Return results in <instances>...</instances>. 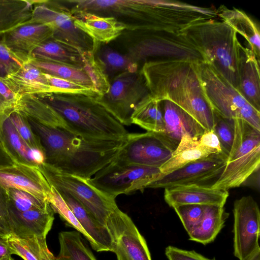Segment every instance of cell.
<instances>
[{
    "mask_svg": "<svg viewBox=\"0 0 260 260\" xmlns=\"http://www.w3.org/2000/svg\"><path fill=\"white\" fill-rule=\"evenodd\" d=\"M200 61L163 58L146 61L140 70L149 93L156 101H170L208 131L213 129L215 113L203 94L199 75Z\"/></svg>",
    "mask_w": 260,
    "mask_h": 260,
    "instance_id": "cell-1",
    "label": "cell"
},
{
    "mask_svg": "<svg viewBox=\"0 0 260 260\" xmlns=\"http://www.w3.org/2000/svg\"><path fill=\"white\" fill-rule=\"evenodd\" d=\"M27 119L40 139L45 163L62 173L86 180L115 158L125 140H88L64 129L47 126Z\"/></svg>",
    "mask_w": 260,
    "mask_h": 260,
    "instance_id": "cell-2",
    "label": "cell"
},
{
    "mask_svg": "<svg viewBox=\"0 0 260 260\" xmlns=\"http://www.w3.org/2000/svg\"><path fill=\"white\" fill-rule=\"evenodd\" d=\"M61 3L70 11L112 17L132 31L177 33L183 13L176 1L165 0H67Z\"/></svg>",
    "mask_w": 260,
    "mask_h": 260,
    "instance_id": "cell-3",
    "label": "cell"
},
{
    "mask_svg": "<svg viewBox=\"0 0 260 260\" xmlns=\"http://www.w3.org/2000/svg\"><path fill=\"white\" fill-rule=\"evenodd\" d=\"M51 107L64 129L91 140H123L128 134L94 98L82 94L48 93L35 95Z\"/></svg>",
    "mask_w": 260,
    "mask_h": 260,
    "instance_id": "cell-4",
    "label": "cell"
},
{
    "mask_svg": "<svg viewBox=\"0 0 260 260\" xmlns=\"http://www.w3.org/2000/svg\"><path fill=\"white\" fill-rule=\"evenodd\" d=\"M180 34L199 49L204 62L238 89L242 46L233 28L222 21L209 19L190 25Z\"/></svg>",
    "mask_w": 260,
    "mask_h": 260,
    "instance_id": "cell-5",
    "label": "cell"
},
{
    "mask_svg": "<svg viewBox=\"0 0 260 260\" xmlns=\"http://www.w3.org/2000/svg\"><path fill=\"white\" fill-rule=\"evenodd\" d=\"M235 135L226 164L210 187L228 190L239 187L260 165V131L240 119H234Z\"/></svg>",
    "mask_w": 260,
    "mask_h": 260,
    "instance_id": "cell-6",
    "label": "cell"
},
{
    "mask_svg": "<svg viewBox=\"0 0 260 260\" xmlns=\"http://www.w3.org/2000/svg\"><path fill=\"white\" fill-rule=\"evenodd\" d=\"M199 75L203 94L215 113L224 118L242 119L260 131V112L237 88L207 63L200 62Z\"/></svg>",
    "mask_w": 260,
    "mask_h": 260,
    "instance_id": "cell-7",
    "label": "cell"
},
{
    "mask_svg": "<svg viewBox=\"0 0 260 260\" xmlns=\"http://www.w3.org/2000/svg\"><path fill=\"white\" fill-rule=\"evenodd\" d=\"M161 173L159 168L112 161L87 180L93 187L115 199L117 196L149 188Z\"/></svg>",
    "mask_w": 260,
    "mask_h": 260,
    "instance_id": "cell-8",
    "label": "cell"
},
{
    "mask_svg": "<svg viewBox=\"0 0 260 260\" xmlns=\"http://www.w3.org/2000/svg\"><path fill=\"white\" fill-rule=\"evenodd\" d=\"M30 21L47 25L54 39L82 51L95 53L100 44L78 28L70 10L59 1L35 0Z\"/></svg>",
    "mask_w": 260,
    "mask_h": 260,
    "instance_id": "cell-9",
    "label": "cell"
},
{
    "mask_svg": "<svg viewBox=\"0 0 260 260\" xmlns=\"http://www.w3.org/2000/svg\"><path fill=\"white\" fill-rule=\"evenodd\" d=\"M126 54L138 63L150 57L184 58L203 62L199 49L186 37L166 31H136Z\"/></svg>",
    "mask_w": 260,
    "mask_h": 260,
    "instance_id": "cell-10",
    "label": "cell"
},
{
    "mask_svg": "<svg viewBox=\"0 0 260 260\" xmlns=\"http://www.w3.org/2000/svg\"><path fill=\"white\" fill-rule=\"evenodd\" d=\"M50 184L68 192L82 204L102 224L118 206L112 198L90 184L87 180L62 173L44 163L38 166Z\"/></svg>",
    "mask_w": 260,
    "mask_h": 260,
    "instance_id": "cell-11",
    "label": "cell"
},
{
    "mask_svg": "<svg viewBox=\"0 0 260 260\" xmlns=\"http://www.w3.org/2000/svg\"><path fill=\"white\" fill-rule=\"evenodd\" d=\"M148 93L140 70L114 77L108 91L95 100L123 126L130 125L135 109Z\"/></svg>",
    "mask_w": 260,
    "mask_h": 260,
    "instance_id": "cell-12",
    "label": "cell"
},
{
    "mask_svg": "<svg viewBox=\"0 0 260 260\" xmlns=\"http://www.w3.org/2000/svg\"><path fill=\"white\" fill-rule=\"evenodd\" d=\"M173 151L159 133H128L112 161L160 168L169 160Z\"/></svg>",
    "mask_w": 260,
    "mask_h": 260,
    "instance_id": "cell-13",
    "label": "cell"
},
{
    "mask_svg": "<svg viewBox=\"0 0 260 260\" xmlns=\"http://www.w3.org/2000/svg\"><path fill=\"white\" fill-rule=\"evenodd\" d=\"M105 226L117 260H152L145 239L132 219L118 207L110 214Z\"/></svg>",
    "mask_w": 260,
    "mask_h": 260,
    "instance_id": "cell-14",
    "label": "cell"
},
{
    "mask_svg": "<svg viewBox=\"0 0 260 260\" xmlns=\"http://www.w3.org/2000/svg\"><path fill=\"white\" fill-rule=\"evenodd\" d=\"M234 254L245 260L260 249V211L251 196H244L234 203Z\"/></svg>",
    "mask_w": 260,
    "mask_h": 260,
    "instance_id": "cell-15",
    "label": "cell"
},
{
    "mask_svg": "<svg viewBox=\"0 0 260 260\" xmlns=\"http://www.w3.org/2000/svg\"><path fill=\"white\" fill-rule=\"evenodd\" d=\"M228 157L223 153L211 154L191 161L166 175H161L149 188H168L176 186L201 184L219 176L225 167Z\"/></svg>",
    "mask_w": 260,
    "mask_h": 260,
    "instance_id": "cell-16",
    "label": "cell"
},
{
    "mask_svg": "<svg viewBox=\"0 0 260 260\" xmlns=\"http://www.w3.org/2000/svg\"><path fill=\"white\" fill-rule=\"evenodd\" d=\"M0 186L22 190L46 201L51 190L39 167L18 163L0 169Z\"/></svg>",
    "mask_w": 260,
    "mask_h": 260,
    "instance_id": "cell-17",
    "label": "cell"
},
{
    "mask_svg": "<svg viewBox=\"0 0 260 260\" xmlns=\"http://www.w3.org/2000/svg\"><path fill=\"white\" fill-rule=\"evenodd\" d=\"M4 37L11 52L26 63L30 60L35 49L52 38L53 34L47 25L29 21L4 33Z\"/></svg>",
    "mask_w": 260,
    "mask_h": 260,
    "instance_id": "cell-18",
    "label": "cell"
},
{
    "mask_svg": "<svg viewBox=\"0 0 260 260\" xmlns=\"http://www.w3.org/2000/svg\"><path fill=\"white\" fill-rule=\"evenodd\" d=\"M161 104L165 131L160 135L174 150L184 135L197 139L203 135V127L181 108L169 101H162Z\"/></svg>",
    "mask_w": 260,
    "mask_h": 260,
    "instance_id": "cell-19",
    "label": "cell"
},
{
    "mask_svg": "<svg viewBox=\"0 0 260 260\" xmlns=\"http://www.w3.org/2000/svg\"><path fill=\"white\" fill-rule=\"evenodd\" d=\"M229 195L228 190L214 189L210 186L201 184H190L165 188L164 199L172 208L186 204L224 206Z\"/></svg>",
    "mask_w": 260,
    "mask_h": 260,
    "instance_id": "cell-20",
    "label": "cell"
},
{
    "mask_svg": "<svg viewBox=\"0 0 260 260\" xmlns=\"http://www.w3.org/2000/svg\"><path fill=\"white\" fill-rule=\"evenodd\" d=\"M57 190L85 231L86 239L91 248L97 252H112V240L106 226L71 194L62 190Z\"/></svg>",
    "mask_w": 260,
    "mask_h": 260,
    "instance_id": "cell-21",
    "label": "cell"
},
{
    "mask_svg": "<svg viewBox=\"0 0 260 260\" xmlns=\"http://www.w3.org/2000/svg\"><path fill=\"white\" fill-rule=\"evenodd\" d=\"M70 11L75 25L98 44L107 43L114 40L125 29L123 23L112 17L83 11Z\"/></svg>",
    "mask_w": 260,
    "mask_h": 260,
    "instance_id": "cell-22",
    "label": "cell"
},
{
    "mask_svg": "<svg viewBox=\"0 0 260 260\" xmlns=\"http://www.w3.org/2000/svg\"><path fill=\"white\" fill-rule=\"evenodd\" d=\"M95 58V53L82 51L51 38L38 47L31 59L48 60L73 67L86 69Z\"/></svg>",
    "mask_w": 260,
    "mask_h": 260,
    "instance_id": "cell-23",
    "label": "cell"
},
{
    "mask_svg": "<svg viewBox=\"0 0 260 260\" xmlns=\"http://www.w3.org/2000/svg\"><path fill=\"white\" fill-rule=\"evenodd\" d=\"M13 234L20 238L47 237L54 219L51 206L46 209L19 212L9 208Z\"/></svg>",
    "mask_w": 260,
    "mask_h": 260,
    "instance_id": "cell-24",
    "label": "cell"
},
{
    "mask_svg": "<svg viewBox=\"0 0 260 260\" xmlns=\"http://www.w3.org/2000/svg\"><path fill=\"white\" fill-rule=\"evenodd\" d=\"M4 81L9 88L19 96L55 93L49 83L46 74L27 62L16 73Z\"/></svg>",
    "mask_w": 260,
    "mask_h": 260,
    "instance_id": "cell-25",
    "label": "cell"
},
{
    "mask_svg": "<svg viewBox=\"0 0 260 260\" xmlns=\"http://www.w3.org/2000/svg\"><path fill=\"white\" fill-rule=\"evenodd\" d=\"M238 89L255 109L260 112L259 61L249 48H241Z\"/></svg>",
    "mask_w": 260,
    "mask_h": 260,
    "instance_id": "cell-26",
    "label": "cell"
},
{
    "mask_svg": "<svg viewBox=\"0 0 260 260\" xmlns=\"http://www.w3.org/2000/svg\"><path fill=\"white\" fill-rule=\"evenodd\" d=\"M216 11L217 17L245 39L249 49L259 61L260 35L257 24L244 11L237 8L230 9L221 5Z\"/></svg>",
    "mask_w": 260,
    "mask_h": 260,
    "instance_id": "cell-27",
    "label": "cell"
},
{
    "mask_svg": "<svg viewBox=\"0 0 260 260\" xmlns=\"http://www.w3.org/2000/svg\"><path fill=\"white\" fill-rule=\"evenodd\" d=\"M14 109L27 118L42 125L64 129L65 125L58 113L48 104L35 95L21 96Z\"/></svg>",
    "mask_w": 260,
    "mask_h": 260,
    "instance_id": "cell-28",
    "label": "cell"
},
{
    "mask_svg": "<svg viewBox=\"0 0 260 260\" xmlns=\"http://www.w3.org/2000/svg\"><path fill=\"white\" fill-rule=\"evenodd\" d=\"M229 215L224 206L207 205L201 220L188 234L189 240L204 245L212 242L224 226Z\"/></svg>",
    "mask_w": 260,
    "mask_h": 260,
    "instance_id": "cell-29",
    "label": "cell"
},
{
    "mask_svg": "<svg viewBox=\"0 0 260 260\" xmlns=\"http://www.w3.org/2000/svg\"><path fill=\"white\" fill-rule=\"evenodd\" d=\"M198 139L189 135H184L170 158L159 168L161 175L171 173L191 161L213 154L203 146Z\"/></svg>",
    "mask_w": 260,
    "mask_h": 260,
    "instance_id": "cell-30",
    "label": "cell"
},
{
    "mask_svg": "<svg viewBox=\"0 0 260 260\" xmlns=\"http://www.w3.org/2000/svg\"><path fill=\"white\" fill-rule=\"evenodd\" d=\"M132 124L147 132L162 134L165 131L161 102L155 100L149 93L137 105L131 117Z\"/></svg>",
    "mask_w": 260,
    "mask_h": 260,
    "instance_id": "cell-31",
    "label": "cell"
},
{
    "mask_svg": "<svg viewBox=\"0 0 260 260\" xmlns=\"http://www.w3.org/2000/svg\"><path fill=\"white\" fill-rule=\"evenodd\" d=\"M6 239L13 254L24 260H55V257L48 247L46 237L20 238L11 234Z\"/></svg>",
    "mask_w": 260,
    "mask_h": 260,
    "instance_id": "cell-32",
    "label": "cell"
},
{
    "mask_svg": "<svg viewBox=\"0 0 260 260\" xmlns=\"http://www.w3.org/2000/svg\"><path fill=\"white\" fill-rule=\"evenodd\" d=\"M8 113L0 123V141L16 163L37 166L31 159L32 149L30 148L20 136Z\"/></svg>",
    "mask_w": 260,
    "mask_h": 260,
    "instance_id": "cell-33",
    "label": "cell"
},
{
    "mask_svg": "<svg viewBox=\"0 0 260 260\" xmlns=\"http://www.w3.org/2000/svg\"><path fill=\"white\" fill-rule=\"evenodd\" d=\"M35 0H0V34L30 20Z\"/></svg>",
    "mask_w": 260,
    "mask_h": 260,
    "instance_id": "cell-34",
    "label": "cell"
},
{
    "mask_svg": "<svg viewBox=\"0 0 260 260\" xmlns=\"http://www.w3.org/2000/svg\"><path fill=\"white\" fill-rule=\"evenodd\" d=\"M58 240L59 251L55 260H97L79 232H61Z\"/></svg>",
    "mask_w": 260,
    "mask_h": 260,
    "instance_id": "cell-35",
    "label": "cell"
},
{
    "mask_svg": "<svg viewBox=\"0 0 260 260\" xmlns=\"http://www.w3.org/2000/svg\"><path fill=\"white\" fill-rule=\"evenodd\" d=\"M95 56L110 81L117 75L125 72H134L138 70V63L126 54H122L109 46L99 48Z\"/></svg>",
    "mask_w": 260,
    "mask_h": 260,
    "instance_id": "cell-36",
    "label": "cell"
},
{
    "mask_svg": "<svg viewBox=\"0 0 260 260\" xmlns=\"http://www.w3.org/2000/svg\"><path fill=\"white\" fill-rule=\"evenodd\" d=\"M29 62L46 74L77 83L96 91L93 82L85 69L38 59H31Z\"/></svg>",
    "mask_w": 260,
    "mask_h": 260,
    "instance_id": "cell-37",
    "label": "cell"
},
{
    "mask_svg": "<svg viewBox=\"0 0 260 260\" xmlns=\"http://www.w3.org/2000/svg\"><path fill=\"white\" fill-rule=\"evenodd\" d=\"M6 190L9 208L19 212L46 209L50 207L48 202L39 199L25 191L13 189Z\"/></svg>",
    "mask_w": 260,
    "mask_h": 260,
    "instance_id": "cell-38",
    "label": "cell"
},
{
    "mask_svg": "<svg viewBox=\"0 0 260 260\" xmlns=\"http://www.w3.org/2000/svg\"><path fill=\"white\" fill-rule=\"evenodd\" d=\"M47 200L53 212L59 215L67 225L75 229L86 238L85 231L62 198L58 190L53 186L51 185V190Z\"/></svg>",
    "mask_w": 260,
    "mask_h": 260,
    "instance_id": "cell-39",
    "label": "cell"
},
{
    "mask_svg": "<svg viewBox=\"0 0 260 260\" xmlns=\"http://www.w3.org/2000/svg\"><path fill=\"white\" fill-rule=\"evenodd\" d=\"M8 116L20 136L30 148L44 152L39 137L32 130L26 117L14 108L9 112Z\"/></svg>",
    "mask_w": 260,
    "mask_h": 260,
    "instance_id": "cell-40",
    "label": "cell"
},
{
    "mask_svg": "<svg viewBox=\"0 0 260 260\" xmlns=\"http://www.w3.org/2000/svg\"><path fill=\"white\" fill-rule=\"evenodd\" d=\"M213 130L218 138L223 153L228 157L234 138V119L224 118L215 113Z\"/></svg>",
    "mask_w": 260,
    "mask_h": 260,
    "instance_id": "cell-41",
    "label": "cell"
},
{
    "mask_svg": "<svg viewBox=\"0 0 260 260\" xmlns=\"http://www.w3.org/2000/svg\"><path fill=\"white\" fill-rule=\"evenodd\" d=\"M46 75L49 83L54 89L55 93L82 94L94 99L100 95L95 90L90 87L66 79Z\"/></svg>",
    "mask_w": 260,
    "mask_h": 260,
    "instance_id": "cell-42",
    "label": "cell"
},
{
    "mask_svg": "<svg viewBox=\"0 0 260 260\" xmlns=\"http://www.w3.org/2000/svg\"><path fill=\"white\" fill-rule=\"evenodd\" d=\"M206 206L186 204L177 206L173 208L179 217L188 234L201 220Z\"/></svg>",
    "mask_w": 260,
    "mask_h": 260,
    "instance_id": "cell-43",
    "label": "cell"
},
{
    "mask_svg": "<svg viewBox=\"0 0 260 260\" xmlns=\"http://www.w3.org/2000/svg\"><path fill=\"white\" fill-rule=\"evenodd\" d=\"M4 34H0V78L6 79L18 71L25 63L17 58L7 47Z\"/></svg>",
    "mask_w": 260,
    "mask_h": 260,
    "instance_id": "cell-44",
    "label": "cell"
},
{
    "mask_svg": "<svg viewBox=\"0 0 260 260\" xmlns=\"http://www.w3.org/2000/svg\"><path fill=\"white\" fill-rule=\"evenodd\" d=\"M12 233L8 198L6 190L0 186V237Z\"/></svg>",
    "mask_w": 260,
    "mask_h": 260,
    "instance_id": "cell-45",
    "label": "cell"
},
{
    "mask_svg": "<svg viewBox=\"0 0 260 260\" xmlns=\"http://www.w3.org/2000/svg\"><path fill=\"white\" fill-rule=\"evenodd\" d=\"M165 254L168 260H215L206 257L194 250H186L171 245L166 248Z\"/></svg>",
    "mask_w": 260,
    "mask_h": 260,
    "instance_id": "cell-46",
    "label": "cell"
},
{
    "mask_svg": "<svg viewBox=\"0 0 260 260\" xmlns=\"http://www.w3.org/2000/svg\"><path fill=\"white\" fill-rule=\"evenodd\" d=\"M198 140L203 146L213 154L223 153L218 138L213 129L210 131L205 130Z\"/></svg>",
    "mask_w": 260,
    "mask_h": 260,
    "instance_id": "cell-47",
    "label": "cell"
},
{
    "mask_svg": "<svg viewBox=\"0 0 260 260\" xmlns=\"http://www.w3.org/2000/svg\"><path fill=\"white\" fill-rule=\"evenodd\" d=\"M0 96L13 108L20 98L9 88L4 79L1 78H0Z\"/></svg>",
    "mask_w": 260,
    "mask_h": 260,
    "instance_id": "cell-48",
    "label": "cell"
},
{
    "mask_svg": "<svg viewBox=\"0 0 260 260\" xmlns=\"http://www.w3.org/2000/svg\"><path fill=\"white\" fill-rule=\"evenodd\" d=\"M13 108L0 96V123L7 114Z\"/></svg>",
    "mask_w": 260,
    "mask_h": 260,
    "instance_id": "cell-49",
    "label": "cell"
},
{
    "mask_svg": "<svg viewBox=\"0 0 260 260\" xmlns=\"http://www.w3.org/2000/svg\"><path fill=\"white\" fill-rule=\"evenodd\" d=\"M245 260H260V249L257 250Z\"/></svg>",
    "mask_w": 260,
    "mask_h": 260,
    "instance_id": "cell-50",
    "label": "cell"
},
{
    "mask_svg": "<svg viewBox=\"0 0 260 260\" xmlns=\"http://www.w3.org/2000/svg\"><path fill=\"white\" fill-rule=\"evenodd\" d=\"M5 260H14L12 257H10V258L5 259Z\"/></svg>",
    "mask_w": 260,
    "mask_h": 260,
    "instance_id": "cell-51",
    "label": "cell"
}]
</instances>
